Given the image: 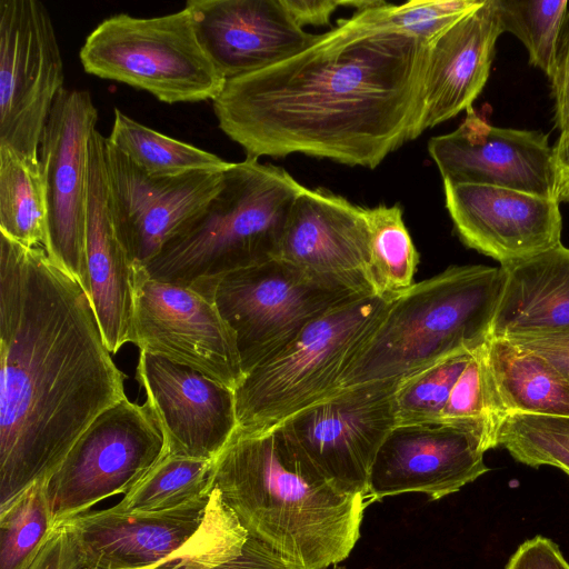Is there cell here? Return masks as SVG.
Returning a JSON list of instances; mask_svg holds the SVG:
<instances>
[{"label": "cell", "mask_w": 569, "mask_h": 569, "mask_svg": "<svg viewBox=\"0 0 569 569\" xmlns=\"http://www.w3.org/2000/svg\"><path fill=\"white\" fill-rule=\"evenodd\" d=\"M519 348L543 358L569 381V330L506 339Z\"/></svg>", "instance_id": "cell-39"}, {"label": "cell", "mask_w": 569, "mask_h": 569, "mask_svg": "<svg viewBox=\"0 0 569 569\" xmlns=\"http://www.w3.org/2000/svg\"><path fill=\"white\" fill-rule=\"evenodd\" d=\"M466 112L457 129L428 142L442 181L557 198L553 147L547 133L496 127L473 108Z\"/></svg>", "instance_id": "cell-16"}, {"label": "cell", "mask_w": 569, "mask_h": 569, "mask_svg": "<svg viewBox=\"0 0 569 569\" xmlns=\"http://www.w3.org/2000/svg\"><path fill=\"white\" fill-rule=\"evenodd\" d=\"M355 296L360 295L321 283L277 258L228 273L211 292L236 335L244 375Z\"/></svg>", "instance_id": "cell-11"}, {"label": "cell", "mask_w": 569, "mask_h": 569, "mask_svg": "<svg viewBox=\"0 0 569 569\" xmlns=\"http://www.w3.org/2000/svg\"><path fill=\"white\" fill-rule=\"evenodd\" d=\"M79 58L87 73L144 90L166 103L214 100L224 78L202 48L190 10L101 21Z\"/></svg>", "instance_id": "cell-7"}, {"label": "cell", "mask_w": 569, "mask_h": 569, "mask_svg": "<svg viewBox=\"0 0 569 569\" xmlns=\"http://www.w3.org/2000/svg\"><path fill=\"white\" fill-rule=\"evenodd\" d=\"M505 569H569L559 547L540 535L522 542Z\"/></svg>", "instance_id": "cell-38"}, {"label": "cell", "mask_w": 569, "mask_h": 569, "mask_svg": "<svg viewBox=\"0 0 569 569\" xmlns=\"http://www.w3.org/2000/svg\"><path fill=\"white\" fill-rule=\"evenodd\" d=\"M387 2L339 19L299 53L227 80L212 101L248 159L302 153L376 168L421 132L428 46L386 19Z\"/></svg>", "instance_id": "cell-1"}, {"label": "cell", "mask_w": 569, "mask_h": 569, "mask_svg": "<svg viewBox=\"0 0 569 569\" xmlns=\"http://www.w3.org/2000/svg\"><path fill=\"white\" fill-rule=\"evenodd\" d=\"M284 8L303 28V26H327L332 13L341 6L339 0H281Z\"/></svg>", "instance_id": "cell-41"}, {"label": "cell", "mask_w": 569, "mask_h": 569, "mask_svg": "<svg viewBox=\"0 0 569 569\" xmlns=\"http://www.w3.org/2000/svg\"><path fill=\"white\" fill-rule=\"evenodd\" d=\"M228 556L222 551H211L169 561L156 569H210L227 561Z\"/></svg>", "instance_id": "cell-43"}, {"label": "cell", "mask_w": 569, "mask_h": 569, "mask_svg": "<svg viewBox=\"0 0 569 569\" xmlns=\"http://www.w3.org/2000/svg\"><path fill=\"white\" fill-rule=\"evenodd\" d=\"M473 350L457 352L401 380L395 392L397 425L439 423L441 411Z\"/></svg>", "instance_id": "cell-34"}, {"label": "cell", "mask_w": 569, "mask_h": 569, "mask_svg": "<svg viewBox=\"0 0 569 569\" xmlns=\"http://www.w3.org/2000/svg\"><path fill=\"white\" fill-rule=\"evenodd\" d=\"M210 569H295L288 565L273 550L259 540L250 537V540L237 558L226 561Z\"/></svg>", "instance_id": "cell-40"}, {"label": "cell", "mask_w": 569, "mask_h": 569, "mask_svg": "<svg viewBox=\"0 0 569 569\" xmlns=\"http://www.w3.org/2000/svg\"><path fill=\"white\" fill-rule=\"evenodd\" d=\"M136 380L168 453L213 460L238 428L234 390L197 370L139 351Z\"/></svg>", "instance_id": "cell-19"}, {"label": "cell", "mask_w": 569, "mask_h": 569, "mask_svg": "<svg viewBox=\"0 0 569 569\" xmlns=\"http://www.w3.org/2000/svg\"><path fill=\"white\" fill-rule=\"evenodd\" d=\"M502 32L516 36L526 47L530 64L551 81L568 0H495Z\"/></svg>", "instance_id": "cell-32"}, {"label": "cell", "mask_w": 569, "mask_h": 569, "mask_svg": "<svg viewBox=\"0 0 569 569\" xmlns=\"http://www.w3.org/2000/svg\"><path fill=\"white\" fill-rule=\"evenodd\" d=\"M500 268L502 287L489 338L569 330V248L559 243Z\"/></svg>", "instance_id": "cell-24"}, {"label": "cell", "mask_w": 569, "mask_h": 569, "mask_svg": "<svg viewBox=\"0 0 569 569\" xmlns=\"http://www.w3.org/2000/svg\"><path fill=\"white\" fill-rule=\"evenodd\" d=\"M186 7L226 81L279 63L318 38L295 21L281 0H189Z\"/></svg>", "instance_id": "cell-21"}, {"label": "cell", "mask_w": 569, "mask_h": 569, "mask_svg": "<svg viewBox=\"0 0 569 569\" xmlns=\"http://www.w3.org/2000/svg\"><path fill=\"white\" fill-rule=\"evenodd\" d=\"M168 453L148 403L128 398L98 416L48 479L56 526L129 492Z\"/></svg>", "instance_id": "cell-9"}, {"label": "cell", "mask_w": 569, "mask_h": 569, "mask_svg": "<svg viewBox=\"0 0 569 569\" xmlns=\"http://www.w3.org/2000/svg\"><path fill=\"white\" fill-rule=\"evenodd\" d=\"M113 112L112 129L107 140L150 176L220 172L231 164L211 152L158 132L119 109Z\"/></svg>", "instance_id": "cell-27"}, {"label": "cell", "mask_w": 569, "mask_h": 569, "mask_svg": "<svg viewBox=\"0 0 569 569\" xmlns=\"http://www.w3.org/2000/svg\"><path fill=\"white\" fill-rule=\"evenodd\" d=\"M213 460L167 453L113 507V512L177 508L212 491Z\"/></svg>", "instance_id": "cell-28"}, {"label": "cell", "mask_w": 569, "mask_h": 569, "mask_svg": "<svg viewBox=\"0 0 569 569\" xmlns=\"http://www.w3.org/2000/svg\"><path fill=\"white\" fill-rule=\"evenodd\" d=\"M445 202L461 242L500 266L561 243L557 198L513 189L443 181Z\"/></svg>", "instance_id": "cell-18"}, {"label": "cell", "mask_w": 569, "mask_h": 569, "mask_svg": "<svg viewBox=\"0 0 569 569\" xmlns=\"http://www.w3.org/2000/svg\"><path fill=\"white\" fill-rule=\"evenodd\" d=\"M553 147L557 199L569 204V140H557Z\"/></svg>", "instance_id": "cell-42"}, {"label": "cell", "mask_w": 569, "mask_h": 569, "mask_svg": "<svg viewBox=\"0 0 569 569\" xmlns=\"http://www.w3.org/2000/svg\"><path fill=\"white\" fill-rule=\"evenodd\" d=\"M104 166L116 231L133 263L142 267L217 193L224 172L150 176L107 138Z\"/></svg>", "instance_id": "cell-15"}, {"label": "cell", "mask_w": 569, "mask_h": 569, "mask_svg": "<svg viewBox=\"0 0 569 569\" xmlns=\"http://www.w3.org/2000/svg\"><path fill=\"white\" fill-rule=\"evenodd\" d=\"M487 351L509 416L569 418V381L543 358L506 339L489 338Z\"/></svg>", "instance_id": "cell-25"}, {"label": "cell", "mask_w": 569, "mask_h": 569, "mask_svg": "<svg viewBox=\"0 0 569 569\" xmlns=\"http://www.w3.org/2000/svg\"><path fill=\"white\" fill-rule=\"evenodd\" d=\"M28 569H84L74 539L63 523L54 527Z\"/></svg>", "instance_id": "cell-37"}, {"label": "cell", "mask_w": 569, "mask_h": 569, "mask_svg": "<svg viewBox=\"0 0 569 569\" xmlns=\"http://www.w3.org/2000/svg\"><path fill=\"white\" fill-rule=\"evenodd\" d=\"M130 342L233 390L244 377L236 335L213 298L152 279L137 264Z\"/></svg>", "instance_id": "cell-13"}, {"label": "cell", "mask_w": 569, "mask_h": 569, "mask_svg": "<svg viewBox=\"0 0 569 569\" xmlns=\"http://www.w3.org/2000/svg\"><path fill=\"white\" fill-rule=\"evenodd\" d=\"M508 417L486 341L473 350L441 411L439 423L470 433L486 452L499 447V435Z\"/></svg>", "instance_id": "cell-26"}, {"label": "cell", "mask_w": 569, "mask_h": 569, "mask_svg": "<svg viewBox=\"0 0 569 569\" xmlns=\"http://www.w3.org/2000/svg\"><path fill=\"white\" fill-rule=\"evenodd\" d=\"M212 487L248 533L295 569H326L348 558L371 502L315 475L280 427L233 433L213 459Z\"/></svg>", "instance_id": "cell-3"}, {"label": "cell", "mask_w": 569, "mask_h": 569, "mask_svg": "<svg viewBox=\"0 0 569 569\" xmlns=\"http://www.w3.org/2000/svg\"><path fill=\"white\" fill-rule=\"evenodd\" d=\"M60 523L72 535L84 569L154 568L209 551L241 549L250 538L216 488L168 510L119 513L108 508Z\"/></svg>", "instance_id": "cell-8"}, {"label": "cell", "mask_w": 569, "mask_h": 569, "mask_svg": "<svg viewBox=\"0 0 569 569\" xmlns=\"http://www.w3.org/2000/svg\"><path fill=\"white\" fill-rule=\"evenodd\" d=\"M98 111L86 90L62 89L39 147L47 207L48 257L88 291L84 253L89 142Z\"/></svg>", "instance_id": "cell-14"}, {"label": "cell", "mask_w": 569, "mask_h": 569, "mask_svg": "<svg viewBox=\"0 0 569 569\" xmlns=\"http://www.w3.org/2000/svg\"><path fill=\"white\" fill-rule=\"evenodd\" d=\"M399 382L382 380L342 389L278 427L315 475L339 492L367 497L376 455L397 425Z\"/></svg>", "instance_id": "cell-10"}, {"label": "cell", "mask_w": 569, "mask_h": 569, "mask_svg": "<svg viewBox=\"0 0 569 569\" xmlns=\"http://www.w3.org/2000/svg\"><path fill=\"white\" fill-rule=\"evenodd\" d=\"M370 242L367 208L306 188L295 200L276 258L327 286L372 296Z\"/></svg>", "instance_id": "cell-17"}, {"label": "cell", "mask_w": 569, "mask_h": 569, "mask_svg": "<svg viewBox=\"0 0 569 569\" xmlns=\"http://www.w3.org/2000/svg\"><path fill=\"white\" fill-rule=\"evenodd\" d=\"M485 0H413L396 6L388 3L386 19L393 28L427 44L479 8Z\"/></svg>", "instance_id": "cell-35"}, {"label": "cell", "mask_w": 569, "mask_h": 569, "mask_svg": "<svg viewBox=\"0 0 569 569\" xmlns=\"http://www.w3.org/2000/svg\"><path fill=\"white\" fill-rule=\"evenodd\" d=\"M555 101L557 140H569V9L565 19L553 78L550 81Z\"/></svg>", "instance_id": "cell-36"}, {"label": "cell", "mask_w": 569, "mask_h": 569, "mask_svg": "<svg viewBox=\"0 0 569 569\" xmlns=\"http://www.w3.org/2000/svg\"><path fill=\"white\" fill-rule=\"evenodd\" d=\"M106 138L96 129L89 142L84 253L87 295L111 353L131 341L134 263L116 231L108 199Z\"/></svg>", "instance_id": "cell-22"}, {"label": "cell", "mask_w": 569, "mask_h": 569, "mask_svg": "<svg viewBox=\"0 0 569 569\" xmlns=\"http://www.w3.org/2000/svg\"><path fill=\"white\" fill-rule=\"evenodd\" d=\"M127 398L82 286L41 247L0 236V509L49 479Z\"/></svg>", "instance_id": "cell-2"}, {"label": "cell", "mask_w": 569, "mask_h": 569, "mask_svg": "<svg viewBox=\"0 0 569 569\" xmlns=\"http://www.w3.org/2000/svg\"><path fill=\"white\" fill-rule=\"evenodd\" d=\"M501 33L495 0H485L429 43L421 132L472 108Z\"/></svg>", "instance_id": "cell-23"}, {"label": "cell", "mask_w": 569, "mask_h": 569, "mask_svg": "<svg viewBox=\"0 0 569 569\" xmlns=\"http://www.w3.org/2000/svg\"><path fill=\"white\" fill-rule=\"evenodd\" d=\"M54 527L48 479L39 480L0 509V569H28Z\"/></svg>", "instance_id": "cell-31"}, {"label": "cell", "mask_w": 569, "mask_h": 569, "mask_svg": "<svg viewBox=\"0 0 569 569\" xmlns=\"http://www.w3.org/2000/svg\"><path fill=\"white\" fill-rule=\"evenodd\" d=\"M499 447L520 463L551 466L569 476V418L511 415L501 428Z\"/></svg>", "instance_id": "cell-33"}, {"label": "cell", "mask_w": 569, "mask_h": 569, "mask_svg": "<svg viewBox=\"0 0 569 569\" xmlns=\"http://www.w3.org/2000/svg\"><path fill=\"white\" fill-rule=\"evenodd\" d=\"M470 433L441 423L396 425L370 469L368 499L422 492L430 500L459 491L489 471Z\"/></svg>", "instance_id": "cell-20"}, {"label": "cell", "mask_w": 569, "mask_h": 569, "mask_svg": "<svg viewBox=\"0 0 569 569\" xmlns=\"http://www.w3.org/2000/svg\"><path fill=\"white\" fill-rule=\"evenodd\" d=\"M63 62L53 23L38 0L0 1V146L32 170L57 96Z\"/></svg>", "instance_id": "cell-12"}, {"label": "cell", "mask_w": 569, "mask_h": 569, "mask_svg": "<svg viewBox=\"0 0 569 569\" xmlns=\"http://www.w3.org/2000/svg\"><path fill=\"white\" fill-rule=\"evenodd\" d=\"M502 287L500 267L450 266L392 299L370 339L343 373L337 392L403 380L490 337Z\"/></svg>", "instance_id": "cell-5"}, {"label": "cell", "mask_w": 569, "mask_h": 569, "mask_svg": "<svg viewBox=\"0 0 569 569\" xmlns=\"http://www.w3.org/2000/svg\"><path fill=\"white\" fill-rule=\"evenodd\" d=\"M370 227V281L375 295L397 297L415 282L419 253L399 206L367 208Z\"/></svg>", "instance_id": "cell-30"}, {"label": "cell", "mask_w": 569, "mask_h": 569, "mask_svg": "<svg viewBox=\"0 0 569 569\" xmlns=\"http://www.w3.org/2000/svg\"><path fill=\"white\" fill-rule=\"evenodd\" d=\"M326 569H346L343 566L335 565L332 568H326Z\"/></svg>", "instance_id": "cell-44"}, {"label": "cell", "mask_w": 569, "mask_h": 569, "mask_svg": "<svg viewBox=\"0 0 569 569\" xmlns=\"http://www.w3.org/2000/svg\"><path fill=\"white\" fill-rule=\"evenodd\" d=\"M305 189L280 167L248 158L231 162L217 193L144 267L147 273L211 297L220 278L277 257Z\"/></svg>", "instance_id": "cell-4"}, {"label": "cell", "mask_w": 569, "mask_h": 569, "mask_svg": "<svg viewBox=\"0 0 569 569\" xmlns=\"http://www.w3.org/2000/svg\"><path fill=\"white\" fill-rule=\"evenodd\" d=\"M0 233L26 247L44 246L47 207L40 171L0 146Z\"/></svg>", "instance_id": "cell-29"}, {"label": "cell", "mask_w": 569, "mask_h": 569, "mask_svg": "<svg viewBox=\"0 0 569 569\" xmlns=\"http://www.w3.org/2000/svg\"><path fill=\"white\" fill-rule=\"evenodd\" d=\"M393 298L351 297L249 370L234 390V433L269 431L335 395L343 373L378 328Z\"/></svg>", "instance_id": "cell-6"}]
</instances>
